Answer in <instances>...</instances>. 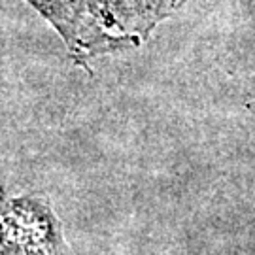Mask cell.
<instances>
[{
  "label": "cell",
  "mask_w": 255,
  "mask_h": 255,
  "mask_svg": "<svg viewBox=\"0 0 255 255\" xmlns=\"http://www.w3.org/2000/svg\"><path fill=\"white\" fill-rule=\"evenodd\" d=\"M63 34L76 57H89L121 46L112 34V21L104 0H28Z\"/></svg>",
  "instance_id": "obj_1"
}]
</instances>
